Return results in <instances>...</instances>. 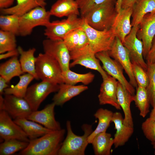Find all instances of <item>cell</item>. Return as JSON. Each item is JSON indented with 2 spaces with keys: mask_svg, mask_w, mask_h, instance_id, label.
<instances>
[{
  "mask_svg": "<svg viewBox=\"0 0 155 155\" xmlns=\"http://www.w3.org/2000/svg\"><path fill=\"white\" fill-rule=\"evenodd\" d=\"M18 57H13L0 65V76L4 78L8 83L13 78L19 77L24 73Z\"/></svg>",
  "mask_w": 155,
  "mask_h": 155,
  "instance_id": "f546056e",
  "label": "cell"
},
{
  "mask_svg": "<svg viewBox=\"0 0 155 155\" xmlns=\"http://www.w3.org/2000/svg\"><path fill=\"white\" fill-rule=\"evenodd\" d=\"M151 144L152 146V147L154 149V155H155V142H152L151 143Z\"/></svg>",
  "mask_w": 155,
  "mask_h": 155,
  "instance_id": "f907efd6",
  "label": "cell"
},
{
  "mask_svg": "<svg viewBox=\"0 0 155 155\" xmlns=\"http://www.w3.org/2000/svg\"><path fill=\"white\" fill-rule=\"evenodd\" d=\"M19 77L18 83L14 86L5 89L4 94H12L24 98L29 84L34 78L32 75L27 73L20 75Z\"/></svg>",
  "mask_w": 155,
  "mask_h": 155,
  "instance_id": "1f68e13d",
  "label": "cell"
},
{
  "mask_svg": "<svg viewBox=\"0 0 155 155\" xmlns=\"http://www.w3.org/2000/svg\"><path fill=\"white\" fill-rule=\"evenodd\" d=\"M88 89V87L84 85L75 86L64 83L59 84V90L53 98V102L56 106H61Z\"/></svg>",
  "mask_w": 155,
  "mask_h": 155,
  "instance_id": "7402d4cb",
  "label": "cell"
},
{
  "mask_svg": "<svg viewBox=\"0 0 155 155\" xmlns=\"http://www.w3.org/2000/svg\"><path fill=\"white\" fill-rule=\"evenodd\" d=\"M138 26L139 25L132 27L123 44L129 51L131 61L135 62L147 71L148 65L143 56V43L137 36Z\"/></svg>",
  "mask_w": 155,
  "mask_h": 155,
  "instance_id": "2e32d148",
  "label": "cell"
},
{
  "mask_svg": "<svg viewBox=\"0 0 155 155\" xmlns=\"http://www.w3.org/2000/svg\"><path fill=\"white\" fill-rule=\"evenodd\" d=\"M65 130L52 131L30 140L27 147L20 151L21 155H57L61 146Z\"/></svg>",
  "mask_w": 155,
  "mask_h": 155,
  "instance_id": "6da1fadb",
  "label": "cell"
},
{
  "mask_svg": "<svg viewBox=\"0 0 155 155\" xmlns=\"http://www.w3.org/2000/svg\"><path fill=\"white\" fill-rule=\"evenodd\" d=\"M96 56L102 62V67L107 73L122 84L132 95H134V88L124 76L123 67L117 61L112 58L108 51L97 53Z\"/></svg>",
  "mask_w": 155,
  "mask_h": 155,
  "instance_id": "30bf717a",
  "label": "cell"
},
{
  "mask_svg": "<svg viewBox=\"0 0 155 155\" xmlns=\"http://www.w3.org/2000/svg\"><path fill=\"white\" fill-rule=\"evenodd\" d=\"M117 96V100L124 115L123 123L133 127V123L131 108V103L134 101V96L118 81Z\"/></svg>",
  "mask_w": 155,
  "mask_h": 155,
  "instance_id": "44dd1931",
  "label": "cell"
},
{
  "mask_svg": "<svg viewBox=\"0 0 155 155\" xmlns=\"http://www.w3.org/2000/svg\"><path fill=\"white\" fill-rule=\"evenodd\" d=\"M13 120L21 127L30 140L39 137L52 131L36 122L25 118Z\"/></svg>",
  "mask_w": 155,
  "mask_h": 155,
  "instance_id": "d4e9b609",
  "label": "cell"
},
{
  "mask_svg": "<svg viewBox=\"0 0 155 155\" xmlns=\"http://www.w3.org/2000/svg\"><path fill=\"white\" fill-rule=\"evenodd\" d=\"M17 49L20 55L19 60L23 72L29 73L32 75L34 79L39 80L35 69L36 58L35 57L34 54L36 49L33 48L27 51H24L20 46H19Z\"/></svg>",
  "mask_w": 155,
  "mask_h": 155,
  "instance_id": "4316f807",
  "label": "cell"
},
{
  "mask_svg": "<svg viewBox=\"0 0 155 155\" xmlns=\"http://www.w3.org/2000/svg\"><path fill=\"white\" fill-rule=\"evenodd\" d=\"M79 7L81 17L88 12L100 5L106 3L116 4L117 0H75Z\"/></svg>",
  "mask_w": 155,
  "mask_h": 155,
  "instance_id": "74e56055",
  "label": "cell"
},
{
  "mask_svg": "<svg viewBox=\"0 0 155 155\" xmlns=\"http://www.w3.org/2000/svg\"><path fill=\"white\" fill-rule=\"evenodd\" d=\"M5 80L0 76V95H3L4 94V90L6 88L8 87V85L7 84Z\"/></svg>",
  "mask_w": 155,
  "mask_h": 155,
  "instance_id": "7dc6e473",
  "label": "cell"
},
{
  "mask_svg": "<svg viewBox=\"0 0 155 155\" xmlns=\"http://www.w3.org/2000/svg\"><path fill=\"white\" fill-rule=\"evenodd\" d=\"M118 83V81L108 75L103 79L98 96L100 104H109L117 109H121L117 96Z\"/></svg>",
  "mask_w": 155,
  "mask_h": 155,
  "instance_id": "ac0fdd59",
  "label": "cell"
},
{
  "mask_svg": "<svg viewBox=\"0 0 155 155\" xmlns=\"http://www.w3.org/2000/svg\"><path fill=\"white\" fill-rule=\"evenodd\" d=\"M55 106L53 102L46 105L41 110L32 111L26 118L36 122L51 130H59L61 129L60 124L55 118Z\"/></svg>",
  "mask_w": 155,
  "mask_h": 155,
  "instance_id": "e0dca14e",
  "label": "cell"
},
{
  "mask_svg": "<svg viewBox=\"0 0 155 155\" xmlns=\"http://www.w3.org/2000/svg\"><path fill=\"white\" fill-rule=\"evenodd\" d=\"M29 142L15 139L4 140L0 144V155H11L25 149Z\"/></svg>",
  "mask_w": 155,
  "mask_h": 155,
  "instance_id": "836d02e7",
  "label": "cell"
},
{
  "mask_svg": "<svg viewBox=\"0 0 155 155\" xmlns=\"http://www.w3.org/2000/svg\"><path fill=\"white\" fill-rule=\"evenodd\" d=\"M155 36V12L144 16L139 24L137 32V38L143 44V56L145 59L150 49Z\"/></svg>",
  "mask_w": 155,
  "mask_h": 155,
  "instance_id": "9a60e30c",
  "label": "cell"
},
{
  "mask_svg": "<svg viewBox=\"0 0 155 155\" xmlns=\"http://www.w3.org/2000/svg\"><path fill=\"white\" fill-rule=\"evenodd\" d=\"M71 60L70 67L80 65L86 68L98 71L102 79L106 78L108 74L101 67L100 60L96 57V54L92 50L89 44L81 48L70 52Z\"/></svg>",
  "mask_w": 155,
  "mask_h": 155,
  "instance_id": "ba28073f",
  "label": "cell"
},
{
  "mask_svg": "<svg viewBox=\"0 0 155 155\" xmlns=\"http://www.w3.org/2000/svg\"><path fill=\"white\" fill-rule=\"evenodd\" d=\"M36 58L35 69L39 79L59 84L64 83L62 69L55 59L45 53H39Z\"/></svg>",
  "mask_w": 155,
  "mask_h": 155,
  "instance_id": "277c9868",
  "label": "cell"
},
{
  "mask_svg": "<svg viewBox=\"0 0 155 155\" xmlns=\"http://www.w3.org/2000/svg\"><path fill=\"white\" fill-rule=\"evenodd\" d=\"M84 20L82 28L88 36L89 45L92 50L95 54L110 50L116 37L111 29L96 30L90 26Z\"/></svg>",
  "mask_w": 155,
  "mask_h": 155,
  "instance_id": "52a82bcc",
  "label": "cell"
},
{
  "mask_svg": "<svg viewBox=\"0 0 155 155\" xmlns=\"http://www.w3.org/2000/svg\"><path fill=\"white\" fill-rule=\"evenodd\" d=\"M91 144L95 155H110L114 140L110 133L105 132L97 134Z\"/></svg>",
  "mask_w": 155,
  "mask_h": 155,
  "instance_id": "83f0119b",
  "label": "cell"
},
{
  "mask_svg": "<svg viewBox=\"0 0 155 155\" xmlns=\"http://www.w3.org/2000/svg\"><path fill=\"white\" fill-rule=\"evenodd\" d=\"M115 4L106 3L91 9L81 17L91 27L99 30L110 29L117 14Z\"/></svg>",
  "mask_w": 155,
  "mask_h": 155,
  "instance_id": "3957f363",
  "label": "cell"
},
{
  "mask_svg": "<svg viewBox=\"0 0 155 155\" xmlns=\"http://www.w3.org/2000/svg\"><path fill=\"white\" fill-rule=\"evenodd\" d=\"M67 135L63 141L59 150L58 155H84L86 149L89 144L88 138L92 132V126L84 124L82 129L83 135H76L73 131L70 121L66 123Z\"/></svg>",
  "mask_w": 155,
  "mask_h": 155,
  "instance_id": "7a4b0ae2",
  "label": "cell"
},
{
  "mask_svg": "<svg viewBox=\"0 0 155 155\" xmlns=\"http://www.w3.org/2000/svg\"><path fill=\"white\" fill-rule=\"evenodd\" d=\"M16 35L12 32L0 30V53L16 49Z\"/></svg>",
  "mask_w": 155,
  "mask_h": 155,
  "instance_id": "d590c367",
  "label": "cell"
},
{
  "mask_svg": "<svg viewBox=\"0 0 155 155\" xmlns=\"http://www.w3.org/2000/svg\"><path fill=\"white\" fill-rule=\"evenodd\" d=\"M43 50L46 53L55 59L60 64L62 71L69 69L71 57L70 51L63 40L49 39L42 41Z\"/></svg>",
  "mask_w": 155,
  "mask_h": 155,
  "instance_id": "8fae6325",
  "label": "cell"
},
{
  "mask_svg": "<svg viewBox=\"0 0 155 155\" xmlns=\"http://www.w3.org/2000/svg\"><path fill=\"white\" fill-rule=\"evenodd\" d=\"M155 12V0H137L132 7L131 25H138L145 15Z\"/></svg>",
  "mask_w": 155,
  "mask_h": 155,
  "instance_id": "484cf974",
  "label": "cell"
},
{
  "mask_svg": "<svg viewBox=\"0 0 155 155\" xmlns=\"http://www.w3.org/2000/svg\"><path fill=\"white\" fill-rule=\"evenodd\" d=\"M149 117L155 121V107H153L151 110Z\"/></svg>",
  "mask_w": 155,
  "mask_h": 155,
  "instance_id": "681fc988",
  "label": "cell"
},
{
  "mask_svg": "<svg viewBox=\"0 0 155 155\" xmlns=\"http://www.w3.org/2000/svg\"><path fill=\"white\" fill-rule=\"evenodd\" d=\"M16 4L9 8L0 9L3 14H16L19 16L38 7H45L46 0H16Z\"/></svg>",
  "mask_w": 155,
  "mask_h": 155,
  "instance_id": "cb8c5ba5",
  "label": "cell"
},
{
  "mask_svg": "<svg viewBox=\"0 0 155 155\" xmlns=\"http://www.w3.org/2000/svg\"><path fill=\"white\" fill-rule=\"evenodd\" d=\"M123 119L120 112L113 113L111 122L114 123L116 129L113 138L115 148L124 145L133 133V127L125 125L123 123Z\"/></svg>",
  "mask_w": 155,
  "mask_h": 155,
  "instance_id": "ffe728a7",
  "label": "cell"
},
{
  "mask_svg": "<svg viewBox=\"0 0 155 155\" xmlns=\"http://www.w3.org/2000/svg\"><path fill=\"white\" fill-rule=\"evenodd\" d=\"M89 44V42L88 36L85 32L81 28L80 30L79 42L76 49L82 48Z\"/></svg>",
  "mask_w": 155,
  "mask_h": 155,
  "instance_id": "b9f144b4",
  "label": "cell"
},
{
  "mask_svg": "<svg viewBox=\"0 0 155 155\" xmlns=\"http://www.w3.org/2000/svg\"><path fill=\"white\" fill-rule=\"evenodd\" d=\"M80 28L75 30L69 33L63 40L70 52L76 49L77 48L79 42Z\"/></svg>",
  "mask_w": 155,
  "mask_h": 155,
  "instance_id": "ab89813d",
  "label": "cell"
},
{
  "mask_svg": "<svg viewBox=\"0 0 155 155\" xmlns=\"http://www.w3.org/2000/svg\"><path fill=\"white\" fill-rule=\"evenodd\" d=\"M113 113L106 109L100 108L94 114L95 117L98 119V125L95 129L93 131L88 138L89 144H91L94 137L98 134L106 131L109 127Z\"/></svg>",
  "mask_w": 155,
  "mask_h": 155,
  "instance_id": "f1b7e54d",
  "label": "cell"
},
{
  "mask_svg": "<svg viewBox=\"0 0 155 155\" xmlns=\"http://www.w3.org/2000/svg\"><path fill=\"white\" fill-rule=\"evenodd\" d=\"M3 106L0 110L5 111L14 120L27 118L32 111L27 100L24 98L12 94H4Z\"/></svg>",
  "mask_w": 155,
  "mask_h": 155,
  "instance_id": "5bb4252c",
  "label": "cell"
},
{
  "mask_svg": "<svg viewBox=\"0 0 155 155\" xmlns=\"http://www.w3.org/2000/svg\"><path fill=\"white\" fill-rule=\"evenodd\" d=\"M59 84L42 81L28 88L24 98L29 104L32 111L38 109L41 103L51 93L57 92Z\"/></svg>",
  "mask_w": 155,
  "mask_h": 155,
  "instance_id": "9c48e42d",
  "label": "cell"
},
{
  "mask_svg": "<svg viewBox=\"0 0 155 155\" xmlns=\"http://www.w3.org/2000/svg\"><path fill=\"white\" fill-rule=\"evenodd\" d=\"M19 16L16 14L1 15L0 16V30L18 35Z\"/></svg>",
  "mask_w": 155,
  "mask_h": 155,
  "instance_id": "e575fe53",
  "label": "cell"
},
{
  "mask_svg": "<svg viewBox=\"0 0 155 155\" xmlns=\"http://www.w3.org/2000/svg\"><path fill=\"white\" fill-rule=\"evenodd\" d=\"M132 72L138 86L146 88L149 83L147 71L133 61H131Z\"/></svg>",
  "mask_w": 155,
  "mask_h": 155,
  "instance_id": "f35d334b",
  "label": "cell"
},
{
  "mask_svg": "<svg viewBox=\"0 0 155 155\" xmlns=\"http://www.w3.org/2000/svg\"><path fill=\"white\" fill-rule=\"evenodd\" d=\"M14 0H0V9H5L10 7L12 5Z\"/></svg>",
  "mask_w": 155,
  "mask_h": 155,
  "instance_id": "bcb514c9",
  "label": "cell"
},
{
  "mask_svg": "<svg viewBox=\"0 0 155 155\" xmlns=\"http://www.w3.org/2000/svg\"><path fill=\"white\" fill-rule=\"evenodd\" d=\"M141 128L146 137L151 142H155V121L147 118L142 123Z\"/></svg>",
  "mask_w": 155,
  "mask_h": 155,
  "instance_id": "60d3db41",
  "label": "cell"
},
{
  "mask_svg": "<svg viewBox=\"0 0 155 155\" xmlns=\"http://www.w3.org/2000/svg\"><path fill=\"white\" fill-rule=\"evenodd\" d=\"M19 55V54L17 48L15 50L8 51L5 53L0 54V60L5 59L10 57H12L15 56H18Z\"/></svg>",
  "mask_w": 155,
  "mask_h": 155,
  "instance_id": "ee69618b",
  "label": "cell"
},
{
  "mask_svg": "<svg viewBox=\"0 0 155 155\" xmlns=\"http://www.w3.org/2000/svg\"><path fill=\"white\" fill-rule=\"evenodd\" d=\"M4 110H0V136L3 140L15 139L29 142L26 133Z\"/></svg>",
  "mask_w": 155,
  "mask_h": 155,
  "instance_id": "4fadbf2b",
  "label": "cell"
},
{
  "mask_svg": "<svg viewBox=\"0 0 155 155\" xmlns=\"http://www.w3.org/2000/svg\"><path fill=\"white\" fill-rule=\"evenodd\" d=\"M122 0H117L115 5V8L118 13L121 9V4Z\"/></svg>",
  "mask_w": 155,
  "mask_h": 155,
  "instance_id": "c3c4849f",
  "label": "cell"
},
{
  "mask_svg": "<svg viewBox=\"0 0 155 155\" xmlns=\"http://www.w3.org/2000/svg\"><path fill=\"white\" fill-rule=\"evenodd\" d=\"M147 63V71L149 77V83L146 89L150 104L153 108L155 107V62Z\"/></svg>",
  "mask_w": 155,
  "mask_h": 155,
  "instance_id": "8d00e7d4",
  "label": "cell"
},
{
  "mask_svg": "<svg viewBox=\"0 0 155 155\" xmlns=\"http://www.w3.org/2000/svg\"><path fill=\"white\" fill-rule=\"evenodd\" d=\"M62 75L64 83L73 85L80 82L84 85H88L92 82L95 76L94 75L90 72L80 74L70 69L62 71Z\"/></svg>",
  "mask_w": 155,
  "mask_h": 155,
  "instance_id": "4dcf8cb0",
  "label": "cell"
},
{
  "mask_svg": "<svg viewBox=\"0 0 155 155\" xmlns=\"http://www.w3.org/2000/svg\"><path fill=\"white\" fill-rule=\"evenodd\" d=\"M49 11L51 16L58 18L78 16L80 13L75 0H58L52 5Z\"/></svg>",
  "mask_w": 155,
  "mask_h": 155,
  "instance_id": "603a6c76",
  "label": "cell"
},
{
  "mask_svg": "<svg viewBox=\"0 0 155 155\" xmlns=\"http://www.w3.org/2000/svg\"><path fill=\"white\" fill-rule=\"evenodd\" d=\"M84 19L73 15L61 20L49 22L45 26L44 34L47 38L54 40H63L69 33L80 28Z\"/></svg>",
  "mask_w": 155,
  "mask_h": 155,
  "instance_id": "5b68a950",
  "label": "cell"
},
{
  "mask_svg": "<svg viewBox=\"0 0 155 155\" xmlns=\"http://www.w3.org/2000/svg\"><path fill=\"white\" fill-rule=\"evenodd\" d=\"M136 107L140 111V115L145 117L149 112L150 103L146 88L138 86L134 101Z\"/></svg>",
  "mask_w": 155,
  "mask_h": 155,
  "instance_id": "d6a6232c",
  "label": "cell"
},
{
  "mask_svg": "<svg viewBox=\"0 0 155 155\" xmlns=\"http://www.w3.org/2000/svg\"><path fill=\"white\" fill-rule=\"evenodd\" d=\"M108 52L110 56L123 67L129 77V83L136 88L138 85L133 73L132 63L129 51L118 38L115 37L111 49Z\"/></svg>",
  "mask_w": 155,
  "mask_h": 155,
  "instance_id": "7c38bea8",
  "label": "cell"
},
{
  "mask_svg": "<svg viewBox=\"0 0 155 155\" xmlns=\"http://www.w3.org/2000/svg\"><path fill=\"white\" fill-rule=\"evenodd\" d=\"M132 7L121 8L117 13L113 24L110 28L116 37L118 38L122 44L126 37L129 33L132 27L131 18Z\"/></svg>",
  "mask_w": 155,
  "mask_h": 155,
  "instance_id": "d6986e66",
  "label": "cell"
},
{
  "mask_svg": "<svg viewBox=\"0 0 155 155\" xmlns=\"http://www.w3.org/2000/svg\"><path fill=\"white\" fill-rule=\"evenodd\" d=\"M145 59L147 63H152L155 62V36L153 40L150 49Z\"/></svg>",
  "mask_w": 155,
  "mask_h": 155,
  "instance_id": "7bdbcfd3",
  "label": "cell"
},
{
  "mask_svg": "<svg viewBox=\"0 0 155 155\" xmlns=\"http://www.w3.org/2000/svg\"><path fill=\"white\" fill-rule=\"evenodd\" d=\"M51 15L44 7H36L19 16L18 35H30L33 29L39 26H45L50 21Z\"/></svg>",
  "mask_w": 155,
  "mask_h": 155,
  "instance_id": "8992f818",
  "label": "cell"
},
{
  "mask_svg": "<svg viewBox=\"0 0 155 155\" xmlns=\"http://www.w3.org/2000/svg\"><path fill=\"white\" fill-rule=\"evenodd\" d=\"M137 0H122L121 8L126 9L132 7Z\"/></svg>",
  "mask_w": 155,
  "mask_h": 155,
  "instance_id": "f6af8a7d",
  "label": "cell"
}]
</instances>
